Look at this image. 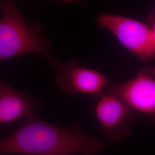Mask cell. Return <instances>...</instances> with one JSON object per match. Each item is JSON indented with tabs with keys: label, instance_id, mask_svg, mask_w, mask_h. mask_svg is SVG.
Masks as SVG:
<instances>
[{
	"label": "cell",
	"instance_id": "cell-7",
	"mask_svg": "<svg viewBox=\"0 0 155 155\" xmlns=\"http://www.w3.org/2000/svg\"><path fill=\"white\" fill-rule=\"evenodd\" d=\"M36 107V103L27 94L19 92L0 79V124L17 121Z\"/></svg>",
	"mask_w": 155,
	"mask_h": 155
},
{
	"label": "cell",
	"instance_id": "cell-2",
	"mask_svg": "<svg viewBox=\"0 0 155 155\" xmlns=\"http://www.w3.org/2000/svg\"><path fill=\"white\" fill-rule=\"evenodd\" d=\"M0 61L27 54L44 56L54 68L60 61L51 54L49 41L39 22H28L12 1H0Z\"/></svg>",
	"mask_w": 155,
	"mask_h": 155
},
{
	"label": "cell",
	"instance_id": "cell-1",
	"mask_svg": "<svg viewBox=\"0 0 155 155\" xmlns=\"http://www.w3.org/2000/svg\"><path fill=\"white\" fill-rule=\"evenodd\" d=\"M104 145L103 140L89 136L78 125L57 126L31 113L16 130L0 140V155H97Z\"/></svg>",
	"mask_w": 155,
	"mask_h": 155
},
{
	"label": "cell",
	"instance_id": "cell-9",
	"mask_svg": "<svg viewBox=\"0 0 155 155\" xmlns=\"http://www.w3.org/2000/svg\"><path fill=\"white\" fill-rule=\"evenodd\" d=\"M73 154L71 153H57V154H54L52 155H72Z\"/></svg>",
	"mask_w": 155,
	"mask_h": 155
},
{
	"label": "cell",
	"instance_id": "cell-5",
	"mask_svg": "<svg viewBox=\"0 0 155 155\" xmlns=\"http://www.w3.org/2000/svg\"><path fill=\"white\" fill-rule=\"evenodd\" d=\"M56 83L65 94H78L101 96L104 94L109 82L101 72L80 66L75 60L66 63L59 62Z\"/></svg>",
	"mask_w": 155,
	"mask_h": 155
},
{
	"label": "cell",
	"instance_id": "cell-8",
	"mask_svg": "<svg viewBox=\"0 0 155 155\" xmlns=\"http://www.w3.org/2000/svg\"><path fill=\"white\" fill-rule=\"evenodd\" d=\"M151 28H152V32H153V38H154V41H155V19L154 24H153V27H151Z\"/></svg>",
	"mask_w": 155,
	"mask_h": 155
},
{
	"label": "cell",
	"instance_id": "cell-4",
	"mask_svg": "<svg viewBox=\"0 0 155 155\" xmlns=\"http://www.w3.org/2000/svg\"><path fill=\"white\" fill-rule=\"evenodd\" d=\"M95 114L102 132L113 142L127 136L134 120L133 110L119 97L109 93L100 96Z\"/></svg>",
	"mask_w": 155,
	"mask_h": 155
},
{
	"label": "cell",
	"instance_id": "cell-3",
	"mask_svg": "<svg viewBox=\"0 0 155 155\" xmlns=\"http://www.w3.org/2000/svg\"><path fill=\"white\" fill-rule=\"evenodd\" d=\"M97 22L100 28L109 30L119 43L142 61L155 58V45L152 29L133 18L112 14H102Z\"/></svg>",
	"mask_w": 155,
	"mask_h": 155
},
{
	"label": "cell",
	"instance_id": "cell-6",
	"mask_svg": "<svg viewBox=\"0 0 155 155\" xmlns=\"http://www.w3.org/2000/svg\"><path fill=\"white\" fill-rule=\"evenodd\" d=\"M105 93L115 94L133 110L155 121V79L144 73L121 84H109Z\"/></svg>",
	"mask_w": 155,
	"mask_h": 155
},
{
	"label": "cell",
	"instance_id": "cell-10",
	"mask_svg": "<svg viewBox=\"0 0 155 155\" xmlns=\"http://www.w3.org/2000/svg\"></svg>",
	"mask_w": 155,
	"mask_h": 155
}]
</instances>
